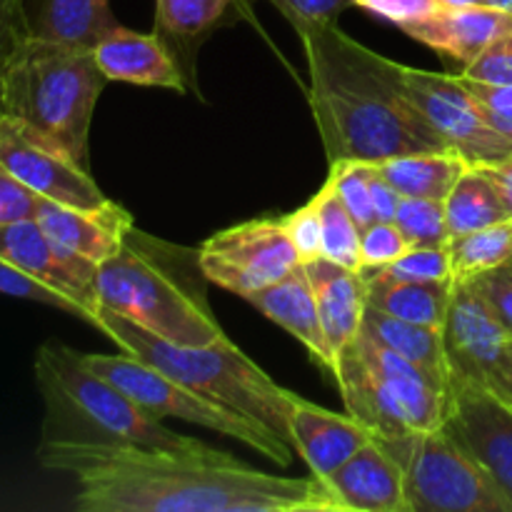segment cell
<instances>
[{
  "mask_svg": "<svg viewBox=\"0 0 512 512\" xmlns=\"http://www.w3.org/2000/svg\"><path fill=\"white\" fill-rule=\"evenodd\" d=\"M290 445L308 463L310 475L318 480L348 463L363 445L373 443L375 435L353 415L330 413L308 400L298 398L290 413Z\"/></svg>",
  "mask_w": 512,
  "mask_h": 512,
  "instance_id": "obj_18",
  "label": "cell"
},
{
  "mask_svg": "<svg viewBox=\"0 0 512 512\" xmlns=\"http://www.w3.org/2000/svg\"><path fill=\"white\" fill-rule=\"evenodd\" d=\"M380 445L403 468L410 512H512L493 478L443 425Z\"/></svg>",
  "mask_w": 512,
  "mask_h": 512,
  "instance_id": "obj_9",
  "label": "cell"
},
{
  "mask_svg": "<svg viewBox=\"0 0 512 512\" xmlns=\"http://www.w3.org/2000/svg\"><path fill=\"white\" fill-rule=\"evenodd\" d=\"M313 203L318 208L320 228H323V258L360 270V233L363 230L338 198L330 180H325L323 188L313 195Z\"/></svg>",
  "mask_w": 512,
  "mask_h": 512,
  "instance_id": "obj_30",
  "label": "cell"
},
{
  "mask_svg": "<svg viewBox=\"0 0 512 512\" xmlns=\"http://www.w3.org/2000/svg\"><path fill=\"white\" fill-rule=\"evenodd\" d=\"M410 243L400 233L398 223L390 220H375L373 225L360 233V268H375V265L393 263L403 253H408Z\"/></svg>",
  "mask_w": 512,
  "mask_h": 512,
  "instance_id": "obj_35",
  "label": "cell"
},
{
  "mask_svg": "<svg viewBox=\"0 0 512 512\" xmlns=\"http://www.w3.org/2000/svg\"><path fill=\"white\" fill-rule=\"evenodd\" d=\"M235 0H155V33L175 60H193L200 40L220 23ZM183 70V68H180Z\"/></svg>",
  "mask_w": 512,
  "mask_h": 512,
  "instance_id": "obj_26",
  "label": "cell"
},
{
  "mask_svg": "<svg viewBox=\"0 0 512 512\" xmlns=\"http://www.w3.org/2000/svg\"><path fill=\"white\" fill-rule=\"evenodd\" d=\"M453 280H423V283L368 285V305L400 320L443 330L448 315Z\"/></svg>",
  "mask_w": 512,
  "mask_h": 512,
  "instance_id": "obj_28",
  "label": "cell"
},
{
  "mask_svg": "<svg viewBox=\"0 0 512 512\" xmlns=\"http://www.w3.org/2000/svg\"><path fill=\"white\" fill-rule=\"evenodd\" d=\"M463 75L485 80V83L512 85V33L495 40L483 55H478L468 68H463Z\"/></svg>",
  "mask_w": 512,
  "mask_h": 512,
  "instance_id": "obj_41",
  "label": "cell"
},
{
  "mask_svg": "<svg viewBox=\"0 0 512 512\" xmlns=\"http://www.w3.org/2000/svg\"><path fill=\"white\" fill-rule=\"evenodd\" d=\"M0 163L40 198L73 208H100L110 203L83 165L5 113H0Z\"/></svg>",
  "mask_w": 512,
  "mask_h": 512,
  "instance_id": "obj_13",
  "label": "cell"
},
{
  "mask_svg": "<svg viewBox=\"0 0 512 512\" xmlns=\"http://www.w3.org/2000/svg\"><path fill=\"white\" fill-rule=\"evenodd\" d=\"M105 73L88 48L30 33L10 60L0 113L20 120L88 170V138Z\"/></svg>",
  "mask_w": 512,
  "mask_h": 512,
  "instance_id": "obj_4",
  "label": "cell"
},
{
  "mask_svg": "<svg viewBox=\"0 0 512 512\" xmlns=\"http://www.w3.org/2000/svg\"><path fill=\"white\" fill-rule=\"evenodd\" d=\"M370 175H373V163H363V160H340V163L330 165L328 175L335 193L343 200V205L353 215L360 230L375 223L373 198H370Z\"/></svg>",
  "mask_w": 512,
  "mask_h": 512,
  "instance_id": "obj_33",
  "label": "cell"
},
{
  "mask_svg": "<svg viewBox=\"0 0 512 512\" xmlns=\"http://www.w3.org/2000/svg\"><path fill=\"white\" fill-rule=\"evenodd\" d=\"M198 253L150 238L133 228L118 253L98 265V308L133 320L178 345H205L223 333L205 298Z\"/></svg>",
  "mask_w": 512,
  "mask_h": 512,
  "instance_id": "obj_3",
  "label": "cell"
},
{
  "mask_svg": "<svg viewBox=\"0 0 512 512\" xmlns=\"http://www.w3.org/2000/svg\"><path fill=\"white\" fill-rule=\"evenodd\" d=\"M93 325L123 353L153 365L160 373L225 408L268 425L275 435L288 440L290 413L298 395L270 380L268 373H263V368H258L225 335L205 345H178L105 308H98Z\"/></svg>",
  "mask_w": 512,
  "mask_h": 512,
  "instance_id": "obj_5",
  "label": "cell"
},
{
  "mask_svg": "<svg viewBox=\"0 0 512 512\" xmlns=\"http://www.w3.org/2000/svg\"><path fill=\"white\" fill-rule=\"evenodd\" d=\"M403 33L468 68L495 40L512 33V13L493 5L438 8L428 18L403 25Z\"/></svg>",
  "mask_w": 512,
  "mask_h": 512,
  "instance_id": "obj_19",
  "label": "cell"
},
{
  "mask_svg": "<svg viewBox=\"0 0 512 512\" xmlns=\"http://www.w3.org/2000/svg\"><path fill=\"white\" fill-rule=\"evenodd\" d=\"M30 33L33 28H30L28 0H0V90L10 60Z\"/></svg>",
  "mask_w": 512,
  "mask_h": 512,
  "instance_id": "obj_40",
  "label": "cell"
},
{
  "mask_svg": "<svg viewBox=\"0 0 512 512\" xmlns=\"http://www.w3.org/2000/svg\"><path fill=\"white\" fill-rule=\"evenodd\" d=\"M95 60L108 80L133 85H153L183 93V70L158 33H138L123 25L95 45Z\"/></svg>",
  "mask_w": 512,
  "mask_h": 512,
  "instance_id": "obj_21",
  "label": "cell"
},
{
  "mask_svg": "<svg viewBox=\"0 0 512 512\" xmlns=\"http://www.w3.org/2000/svg\"><path fill=\"white\" fill-rule=\"evenodd\" d=\"M468 93L478 103L483 118L493 125L498 133L512 140V85H498V83H485V80L468 78V75L458 73Z\"/></svg>",
  "mask_w": 512,
  "mask_h": 512,
  "instance_id": "obj_36",
  "label": "cell"
},
{
  "mask_svg": "<svg viewBox=\"0 0 512 512\" xmlns=\"http://www.w3.org/2000/svg\"><path fill=\"white\" fill-rule=\"evenodd\" d=\"M280 223H283L300 263L323 258V228H320V215L313 200L285 215V218H280Z\"/></svg>",
  "mask_w": 512,
  "mask_h": 512,
  "instance_id": "obj_37",
  "label": "cell"
},
{
  "mask_svg": "<svg viewBox=\"0 0 512 512\" xmlns=\"http://www.w3.org/2000/svg\"><path fill=\"white\" fill-rule=\"evenodd\" d=\"M35 383L43 395V440L130 443L160 450L203 448L145 413L133 398L85 365L83 353L48 343L35 355Z\"/></svg>",
  "mask_w": 512,
  "mask_h": 512,
  "instance_id": "obj_6",
  "label": "cell"
},
{
  "mask_svg": "<svg viewBox=\"0 0 512 512\" xmlns=\"http://www.w3.org/2000/svg\"><path fill=\"white\" fill-rule=\"evenodd\" d=\"M365 285L380 283H423V280H455L448 245L440 248H410L393 263L360 268Z\"/></svg>",
  "mask_w": 512,
  "mask_h": 512,
  "instance_id": "obj_31",
  "label": "cell"
},
{
  "mask_svg": "<svg viewBox=\"0 0 512 512\" xmlns=\"http://www.w3.org/2000/svg\"><path fill=\"white\" fill-rule=\"evenodd\" d=\"M370 198H373V210H375V220H390L395 223V215H398L400 200L403 195L383 178V175L375 170L373 165V175H370Z\"/></svg>",
  "mask_w": 512,
  "mask_h": 512,
  "instance_id": "obj_44",
  "label": "cell"
},
{
  "mask_svg": "<svg viewBox=\"0 0 512 512\" xmlns=\"http://www.w3.org/2000/svg\"><path fill=\"white\" fill-rule=\"evenodd\" d=\"M118 25L110 0H43L38 18H30L33 35L88 50Z\"/></svg>",
  "mask_w": 512,
  "mask_h": 512,
  "instance_id": "obj_23",
  "label": "cell"
},
{
  "mask_svg": "<svg viewBox=\"0 0 512 512\" xmlns=\"http://www.w3.org/2000/svg\"><path fill=\"white\" fill-rule=\"evenodd\" d=\"M295 28V33L315 28V25L338 23L340 15L353 8V0H270Z\"/></svg>",
  "mask_w": 512,
  "mask_h": 512,
  "instance_id": "obj_38",
  "label": "cell"
},
{
  "mask_svg": "<svg viewBox=\"0 0 512 512\" xmlns=\"http://www.w3.org/2000/svg\"><path fill=\"white\" fill-rule=\"evenodd\" d=\"M38 198L33 190L25 188L15 175L5 170L0 163V223H13V220L35 218Z\"/></svg>",
  "mask_w": 512,
  "mask_h": 512,
  "instance_id": "obj_42",
  "label": "cell"
},
{
  "mask_svg": "<svg viewBox=\"0 0 512 512\" xmlns=\"http://www.w3.org/2000/svg\"><path fill=\"white\" fill-rule=\"evenodd\" d=\"M488 5H493V8L508 10V13H512V0H488Z\"/></svg>",
  "mask_w": 512,
  "mask_h": 512,
  "instance_id": "obj_47",
  "label": "cell"
},
{
  "mask_svg": "<svg viewBox=\"0 0 512 512\" xmlns=\"http://www.w3.org/2000/svg\"><path fill=\"white\" fill-rule=\"evenodd\" d=\"M83 360L90 370L110 380L115 388L123 390L153 418H178L185 423L200 425V428L215 430L220 435H228V438L240 440L255 453L273 460L280 468H288L293 463V445L275 435L268 425L205 398L198 390L178 383L170 375L160 373L158 368L133 358V355L83 353Z\"/></svg>",
  "mask_w": 512,
  "mask_h": 512,
  "instance_id": "obj_8",
  "label": "cell"
},
{
  "mask_svg": "<svg viewBox=\"0 0 512 512\" xmlns=\"http://www.w3.org/2000/svg\"><path fill=\"white\" fill-rule=\"evenodd\" d=\"M208 283L248 300L300 265L280 218H260L210 235L198 250Z\"/></svg>",
  "mask_w": 512,
  "mask_h": 512,
  "instance_id": "obj_11",
  "label": "cell"
},
{
  "mask_svg": "<svg viewBox=\"0 0 512 512\" xmlns=\"http://www.w3.org/2000/svg\"><path fill=\"white\" fill-rule=\"evenodd\" d=\"M303 268L315 293L330 353L338 365V355L363 328L365 310H368V285L358 270L345 268L328 258H315L303 263Z\"/></svg>",
  "mask_w": 512,
  "mask_h": 512,
  "instance_id": "obj_20",
  "label": "cell"
},
{
  "mask_svg": "<svg viewBox=\"0 0 512 512\" xmlns=\"http://www.w3.org/2000/svg\"><path fill=\"white\" fill-rule=\"evenodd\" d=\"M438 8H470V5H488V0H435Z\"/></svg>",
  "mask_w": 512,
  "mask_h": 512,
  "instance_id": "obj_46",
  "label": "cell"
},
{
  "mask_svg": "<svg viewBox=\"0 0 512 512\" xmlns=\"http://www.w3.org/2000/svg\"><path fill=\"white\" fill-rule=\"evenodd\" d=\"M443 205L450 238L508 220V210L500 198L498 185L490 178L485 165H470L453 185Z\"/></svg>",
  "mask_w": 512,
  "mask_h": 512,
  "instance_id": "obj_27",
  "label": "cell"
},
{
  "mask_svg": "<svg viewBox=\"0 0 512 512\" xmlns=\"http://www.w3.org/2000/svg\"><path fill=\"white\" fill-rule=\"evenodd\" d=\"M470 280H473L475 290L485 298V303L490 305L495 318L512 335V258L495 265V268L473 275Z\"/></svg>",
  "mask_w": 512,
  "mask_h": 512,
  "instance_id": "obj_39",
  "label": "cell"
},
{
  "mask_svg": "<svg viewBox=\"0 0 512 512\" xmlns=\"http://www.w3.org/2000/svg\"><path fill=\"white\" fill-rule=\"evenodd\" d=\"M0 293L13 295V298L33 300V303L53 305V308L65 310V313H73L78 315V318H83V315H80V308L73 303V300L60 295L58 290H53L50 285L40 283L38 278L28 275L25 270H20L18 265H13L5 258H0Z\"/></svg>",
  "mask_w": 512,
  "mask_h": 512,
  "instance_id": "obj_34",
  "label": "cell"
},
{
  "mask_svg": "<svg viewBox=\"0 0 512 512\" xmlns=\"http://www.w3.org/2000/svg\"><path fill=\"white\" fill-rule=\"evenodd\" d=\"M353 5L373 15H380V18L390 20V23L400 25V28L415 23V20L428 18L430 13L438 10L435 0H353Z\"/></svg>",
  "mask_w": 512,
  "mask_h": 512,
  "instance_id": "obj_43",
  "label": "cell"
},
{
  "mask_svg": "<svg viewBox=\"0 0 512 512\" xmlns=\"http://www.w3.org/2000/svg\"><path fill=\"white\" fill-rule=\"evenodd\" d=\"M38 460L78 483L75 508L83 512H328L313 475L263 473L210 445L43 440Z\"/></svg>",
  "mask_w": 512,
  "mask_h": 512,
  "instance_id": "obj_1",
  "label": "cell"
},
{
  "mask_svg": "<svg viewBox=\"0 0 512 512\" xmlns=\"http://www.w3.org/2000/svg\"><path fill=\"white\" fill-rule=\"evenodd\" d=\"M443 428L473 455L512 503V405L478 385H450Z\"/></svg>",
  "mask_w": 512,
  "mask_h": 512,
  "instance_id": "obj_15",
  "label": "cell"
},
{
  "mask_svg": "<svg viewBox=\"0 0 512 512\" xmlns=\"http://www.w3.org/2000/svg\"><path fill=\"white\" fill-rule=\"evenodd\" d=\"M470 168L463 155L453 150L408 153L375 163V170L398 190L403 198H425L445 203L460 175Z\"/></svg>",
  "mask_w": 512,
  "mask_h": 512,
  "instance_id": "obj_24",
  "label": "cell"
},
{
  "mask_svg": "<svg viewBox=\"0 0 512 512\" xmlns=\"http://www.w3.org/2000/svg\"><path fill=\"white\" fill-rule=\"evenodd\" d=\"M333 378L348 415L380 440L435 430L448 413V385L365 330L338 355Z\"/></svg>",
  "mask_w": 512,
  "mask_h": 512,
  "instance_id": "obj_7",
  "label": "cell"
},
{
  "mask_svg": "<svg viewBox=\"0 0 512 512\" xmlns=\"http://www.w3.org/2000/svg\"><path fill=\"white\" fill-rule=\"evenodd\" d=\"M403 85L415 108L453 153L470 165H498L512 158V140L493 128L458 75L403 68Z\"/></svg>",
  "mask_w": 512,
  "mask_h": 512,
  "instance_id": "obj_12",
  "label": "cell"
},
{
  "mask_svg": "<svg viewBox=\"0 0 512 512\" xmlns=\"http://www.w3.org/2000/svg\"><path fill=\"white\" fill-rule=\"evenodd\" d=\"M298 35L308 60L310 110L328 165H375L398 155L450 150L405 93V65L365 48L335 23Z\"/></svg>",
  "mask_w": 512,
  "mask_h": 512,
  "instance_id": "obj_2",
  "label": "cell"
},
{
  "mask_svg": "<svg viewBox=\"0 0 512 512\" xmlns=\"http://www.w3.org/2000/svg\"><path fill=\"white\" fill-rule=\"evenodd\" d=\"M370 338L383 343L385 348L395 350L398 355L408 358L410 363L420 365L428 370L433 378L445 383L450 388V373H448V360H445V343H443V330L428 328V325L410 323V320H400L395 315L383 313L378 308L365 310L363 328Z\"/></svg>",
  "mask_w": 512,
  "mask_h": 512,
  "instance_id": "obj_25",
  "label": "cell"
},
{
  "mask_svg": "<svg viewBox=\"0 0 512 512\" xmlns=\"http://www.w3.org/2000/svg\"><path fill=\"white\" fill-rule=\"evenodd\" d=\"M248 303L255 305L258 313L273 320L275 325H280L285 333L300 340L310 358L335 375V358L330 353L328 338H325L323 323H320L318 303H315V293L310 288L303 263L275 285L250 295Z\"/></svg>",
  "mask_w": 512,
  "mask_h": 512,
  "instance_id": "obj_22",
  "label": "cell"
},
{
  "mask_svg": "<svg viewBox=\"0 0 512 512\" xmlns=\"http://www.w3.org/2000/svg\"><path fill=\"white\" fill-rule=\"evenodd\" d=\"M453 278H473L512 258V220L455 235L448 240Z\"/></svg>",
  "mask_w": 512,
  "mask_h": 512,
  "instance_id": "obj_29",
  "label": "cell"
},
{
  "mask_svg": "<svg viewBox=\"0 0 512 512\" xmlns=\"http://www.w3.org/2000/svg\"><path fill=\"white\" fill-rule=\"evenodd\" d=\"M0 258L10 260L38 278L40 283L50 285L73 300L80 308L83 320L95 323L98 313V295H95V273L98 265L80 255L70 253L60 243H55L48 233L38 225L35 218L0 223Z\"/></svg>",
  "mask_w": 512,
  "mask_h": 512,
  "instance_id": "obj_14",
  "label": "cell"
},
{
  "mask_svg": "<svg viewBox=\"0 0 512 512\" xmlns=\"http://www.w3.org/2000/svg\"><path fill=\"white\" fill-rule=\"evenodd\" d=\"M35 220L55 243L95 265L118 253L125 233L135 225L133 215L113 200L100 208H73L38 198Z\"/></svg>",
  "mask_w": 512,
  "mask_h": 512,
  "instance_id": "obj_17",
  "label": "cell"
},
{
  "mask_svg": "<svg viewBox=\"0 0 512 512\" xmlns=\"http://www.w3.org/2000/svg\"><path fill=\"white\" fill-rule=\"evenodd\" d=\"M510 338L473 280L455 278L443 323L450 385H478L512 405Z\"/></svg>",
  "mask_w": 512,
  "mask_h": 512,
  "instance_id": "obj_10",
  "label": "cell"
},
{
  "mask_svg": "<svg viewBox=\"0 0 512 512\" xmlns=\"http://www.w3.org/2000/svg\"><path fill=\"white\" fill-rule=\"evenodd\" d=\"M485 170H488L490 178L498 185V193L503 198L505 210H508V218L512 220V158L498 165H485Z\"/></svg>",
  "mask_w": 512,
  "mask_h": 512,
  "instance_id": "obj_45",
  "label": "cell"
},
{
  "mask_svg": "<svg viewBox=\"0 0 512 512\" xmlns=\"http://www.w3.org/2000/svg\"><path fill=\"white\" fill-rule=\"evenodd\" d=\"M510 360H512V338H510Z\"/></svg>",
  "mask_w": 512,
  "mask_h": 512,
  "instance_id": "obj_48",
  "label": "cell"
},
{
  "mask_svg": "<svg viewBox=\"0 0 512 512\" xmlns=\"http://www.w3.org/2000/svg\"><path fill=\"white\" fill-rule=\"evenodd\" d=\"M318 488L328 512H410L403 468L378 438L363 445L328 478L318 480Z\"/></svg>",
  "mask_w": 512,
  "mask_h": 512,
  "instance_id": "obj_16",
  "label": "cell"
},
{
  "mask_svg": "<svg viewBox=\"0 0 512 512\" xmlns=\"http://www.w3.org/2000/svg\"><path fill=\"white\" fill-rule=\"evenodd\" d=\"M395 223L410 248H440V245H448L450 240L445 205L440 200L403 198Z\"/></svg>",
  "mask_w": 512,
  "mask_h": 512,
  "instance_id": "obj_32",
  "label": "cell"
}]
</instances>
